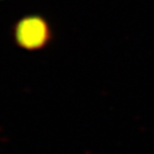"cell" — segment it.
<instances>
[{
	"mask_svg": "<svg viewBox=\"0 0 154 154\" xmlns=\"http://www.w3.org/2000/svg\"><path fill=\"white\" fill-rule=\"evenodd\" d=\"M13 35L16 44L22 48L38 51L51 42V30L45 18L38 15H28L15 24Z\"/></svg>",
	"mask_w": 154,
	"mask_h": 154,
	"instance_id": "cell-1",
	"label": "cell"
}]
</instances>
